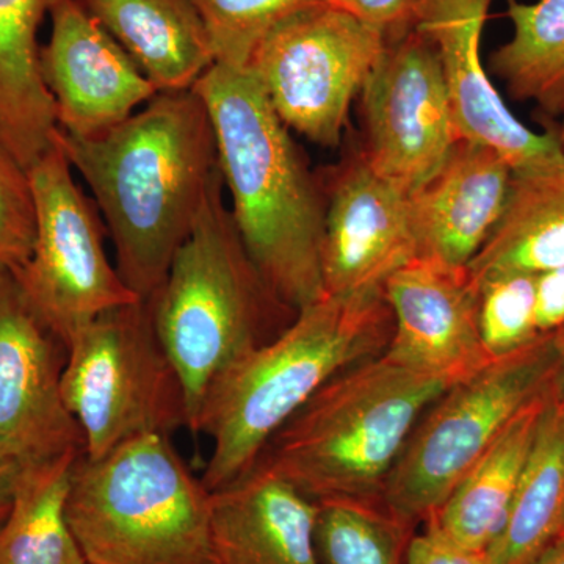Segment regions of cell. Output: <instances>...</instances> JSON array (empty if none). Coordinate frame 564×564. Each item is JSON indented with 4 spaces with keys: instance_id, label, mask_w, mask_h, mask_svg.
Returning a JSON list of instances; mask_svg holds the SVG:
<instances>
[{
    "instance_id": "cell-10",
    "label": "cell",
    "mask_w": 564,
    "mask_h": 564,
    "mask_svg": "<svg viewBox=\"0 0 564 564\" xmlns=\"http://www.w3.org/2000/svg\"><path fill=\"white\" fill-rule=\"evenodd\" d=\"M29 177L35 245L28 263L11 273L41 322L66 345L85 323L141 299L111 265L104 245L106 226L74 182L57 139L29 169Z\"/></svg>"
},
{
    "instance_id": "cell-25",
    "label": "cell",
    "mask_w": 564,
    "mask_h": 564,
    "mask_svg": "<svg viewBox=\"0 0 564 564\" xmlns=\"http://www.w3.org/2000/svg\"><path fill=\"white\" fill-rule=\"evenodd\" d=\"M511 39L491 55L508 95L536 104L545 117L564 113V0H508Z\"/></svg>"
},
{
    "instance_id": "cell-1",
    "label": "cell",
    "mask_w": 564,
    "mask_h": 564,
    "mask_svg": "<svg viewBox=\"0 0 564 564\" xmlns=\"http://www.w3.org/2000/svg\"><path fill=\"white\" fill-rule=\"evenodd\" d=\"M117 252V270L141 300L161 288L191 236L218 169L209 111L195 90L158 93L117 128L90 139L57 129Z\"/></svg>"
},
{
    "instance_id": "cell-18",
    "label": "cell",
    "mask_w": 564,
    "mask_h": 564,
    "mask_svg": "<svg viewBox=\"0 0 564 564\" xmlns=\"http://www.w3.org/2000/svg\"><path fill=\"white\" fill-rule=\"evenodd\" d=\"M317 503L261 463L212 492L218 564H322Z\"/></svg>"
},
{
    "instance_id": "cell-23",
    "label": "cell",
    "mask_w": 564,
    "mask_h": 564,
    "mask_svg": "<svg viewBox=\"0 0 564 564\" xmlns=\"http://www.w3.org/2000/svg\"><path fill=\"white\" fill-rule=\"evenodd\" d=\"M564 530V413L549 397L489 564L532 563Z\"/></svg>"
},
{
    "instance_id": "cell-9",
    "label": "cell",
    "mask_w": 564,
    "mask_h": 564,
    "mask_svg": "<svg viewBox=\"0 0 564 564\" xmlns=\"http://www.w3.org/2000/svg\"><path fill=\"white\" fill-rule=\"evenodd\" d=\"M386 43V33L350 11L317 3L274 25L247 68L289 131L333 150Z\"/></svg>"
},
{
    "instance_id": "cell-15",
    "label": "cell",
    "mask_w": 564,
    "mask_h": 564,
    "mask_svg": "<svg viewBox=\"0 0 564 564\" xmlns=\"http://www.w3.org/2000/svg\"><path fill=\"white\" fill-rule=\"evenodd\" d=\"M392 336L384 355L454 386L492 361L478 328V289L467 267L415 258L384 282Z\"/></svg>"
},
{
    "instance_id": "cell-21",
    "label": "cell",
    "mask_w": 564,
    "mask_h": 564,
    "mask_svg": "<svg viewBox=\"0 0 564 564\" xmlns=\"http://www.w3.org/2000/svg\"><path fill=\"white\" fill-rule=\"evenodd\" d=\"M549 397L551 388L511 419L425 525L434 527L469 551L486 554L507 521Z\"/></svg>"
},
{
    "instance_id": "cell-22",
    "label": "cell",
    "mask_w": 564,
    "mask_h": 564,
    "mask_svg": "<svg viewBox=\"0 0 564 564\" xmlns=\"http://www.w3.org/2000/svg\"><path fill=\"white\" fill-rule=\"evenodd\" d=\"M564 267V162L513 173L507 206L467 265L474 284L505 274H541Z\"/></svg>"
},
{
    "instance_id": "cell-5",
    "label": "cell",
    "mask_w": 564,
    "mask_h": 564,
    "mask_svg": "<svg viewBox=\"0 0 564 564\" xmlns=\"http://www.w3.org/2000/svg\"><path fill=\"white\" fill-rule=\"evenodd\" d=\"M223 191L218 172L195 228L148 300L184 384L191 432L212 381L229 364L274 339L296 315L252 263Z\"/></svg>"
},
{
    "instance_id": "cell-16",
    "label": "cell",
    "mask_w": 564,
    "mask_h": 564,
    "mask_svg": "<svg viewBox=\"0 0 564 564\" xmlns=\"http://www.w3.org/2000/svg\"><path fill=\"white\" fill-rule=\"evenodd\" d=\"M419 256L410 195L375 173L361 155L333 182L325 206V295L372 292Z\"/></svg>"
},
{
    "instance_id": "cell-11",
    "label": "cell",
    "mask_w": 564,
    "mask_h": 564,
    "mask_svg": "<svg viewBox=\"0 0 564 564\" xmlns=\"http://www.w3.org/2000/svg\"><path fill=\"white\" fill-rule=\"evenodd\" d=\"M375 173L411 195L432 180L459 141L443 68L413 24L389 36L361 90Z\"/></svg>"
},
{
    "instance_id": "cell-24",
    "label": "cell",
    "mask_w": 564,
    "mask_h": 564,
    "mask_svg": "<svg viewBox=\"0 0 564 564\" xmlns=\"http://www.w3.org/2000/svg\"><path fill=\"white\" fill-rule=\"evenodd\" d=\"M82 452L25 464L0 529V564H88L66 519L70 475Z\"/></svg>"
},
{
    "instance_id": "cell-33",
    "label": "cell",
    "mask_w": 564,
    "mask_h": 564,
    "mask_svg": "<svg viewBox=\"0 0 564 564\" xmlns=\"http://www.w3.org/2000/svg\"><path fill=\"white\" fill-rule=\"evenodd\" d=\"M24 464L0 455V529L9 518Z\"/></svg>"
},
{
    "instance_id": "cell-7",
    "label": "cell",
    "mask_w": 564,
    "mask_h": 564,
    "mask_svg": "<svg viewBox=\"0 0 564 564\" xmlns=\"http://www.w3.org/2000/svg\"><path fill=\"white\" fill-rule=\"evenodd\" d=\"M65 347L62 399L88 458L140 434L172 436L188 429L184 384L148 300L99 314L70 334Z\"/></svg>"
},
{
    "instance_id": "cell-2",
    "label": "cell",
    "mask_w": 564,
    "mask_h": 564,
    "mask_svg": "<svg viewBox=\"0 0 564 564\" xmlns=\"http://www.w3.org/2000/svg\"><path fill=\"white\" fill-rule=\"evenodd\" d=\"M193 90L209 111L245 250L274 296L299 313L325 296V203L314 174L247 66L215 63Z\"/></svg>"
},
{
    "instance_id": "cell-12",
    "label": "cell",
    "mask_w": 564,
    "mask_h": 564,
    "mask_svg": "<svg viewBox=\"0 0 564 564\" xmlns=\"http://www.w3.org/2000/svg\"><path fill=\"white\" fill-rule=\"evenodd\" d=\"M65 344L41 322L17 278L0 269V455L21 464L82 452L62 399Z\"/></svg>"
},
{
    "instance_id": "cell-13",
    "label": "cell",
    "mask_w": 564,
    "mask_h": 564,
    "mask_svg": "<svg viewBox=\"0 0 564 564\" xmlns=\"http://www.w3.org/2000/svg\"><path fill=\"white\" fill-rule=\"evenodd\" d=\"M492 0H417L413 25L430 41L443 68L459 140L485 144L513 173L564 162L554 129L540 133L508 109L481 61V35Z\"/></svg>"
},
{
    "instance_id": "cell-14",
    "label": "cell",
    "mask_w": 564,
    "mask_h": 564,
    "mask_svg": "<svg viewBox=\"0 0 564 564\" xmlns=\"http://www.w3.org/2000/svg\"><path fill=\"white\" fill-rule=\"evenodd\" d=\"M50 17L40 69L63 132L79 139L101 135L161 93L77 0L55 3Z\"/></svg>"
},
{
    "instance_id": "cell-35",
    "label": "cell",
    "mask_w": 564,
    "mask_h": 564,
    "mask_svg": "<svg viewBox=\"0 0 564 564\" xmlns=\"http://www.w3.org/2000/svg\"><path fill=\"white\" fill-rule=\"evenodd\" d=\"M529 564H564V534L556 538L554 543L549 544L547 547Z\"/></svg>"
},
{
    "instance_id": "cell-17",
    "label": "cell",
    "mask_w": 564,
    "mask_h": 564,
    "mask_svg": "<svg viewBox=\"0 0 564 564\" xmlns=\"http://www.w3.org/2000/svg\"><path fill=\"white\" fill-rule=\"evenodd\" d=\"M511 180L499 152L459 140L440 172L410 195L417 258L469 265L502 218Z\"/></svg>"
},
{
    "instance_id": "cell-20",
    "label": "cell",
    "mask_w": 564,
    "mask_h": 564,
    "mask_svg": "<svg viewBox=\"0 0 564 564\" xmlns=\"http://www.w3.org/2000/svg\"><path fill=\"white\" fill-rule=\"evenodd\" d=\"M61 0H0V144L31 169L57 133L54 99L40 69L39 33Z\"/></svg>"
},
{
    "instance_id": "cell-4",
    "label": "cell",
    "mask_w": 564,
    "mask_h": 564,
    "mask_svg": "<svg viewBox=\"0 0 564 564\" xmlns=\"http://www.w3.org/2000/svg\"><path fill=\"white\" fill-rule=\"evenodd\" d=\"M451 384L380 355L337 373L273 434L258 462L313 502H384L414 426Z\"/></svg>"
},
{
    "instance_id": "cell-27",
    "label": "cell",
    "mask_w": 564,
    "mask_h": 564,
    "mask_svg": "<svg viewBox=\"0 0 564 564\" xmlns=\"http://www.w3.org/2000/svg\"><path fill=\"white\" fill-rule=\"evenodd\" d=\"M333 0H193L202 14L215 63L247 66L252 51L274 25L296 11Z\"/></svg>"
},
{
    "instance_id": "cell-36",
    "label": "cell",
    "mask_w": 564,
    "mask_h": 564,
    "mask_svg": "<svg viewBox=\"0 0 564 564\" xmlns=\"http://www.w3.org/2000/svg\"><path fill=\"white\" fill-rule=\"evenodd\" d=\"M560 118H562L560 124L552 126V129H554L555 139L558 141L560 151L564 155V113Z\"/></svg>"
},
{
    "instance_id": "cell-30",
    "label": "cell",
    "mask_w": 564,
    "mask_h": 564,
    "mask_svg": "<svg viewBox=\"0 0 564 564\" xmlns=\"http://www.w3.org/2000/svg\"><path fill=\"white\" fill-rule=\"evenodd\" d=\"M406 564H489L486 554L469 551L448 540L432 525H423L408 549Z\"/></svg>"
},
{
    "instance_id": "cell-3",
    "label": "cell",
    "mask_w": 564,
    "mask_h": 564,
    "mask_svg": "<svg viewBox=\"0 0 564 564\" xmlns=\"http://www.w3.org/2000/svg\"><path fill=\"white\" fill-rule=\"evenodd\" d=\"M383 289L325 295L296 313L274 339L229 364L212 381L192 433L212 454L202 475L217 491L258 462L273 434L337 373L383 355L392 336Z\"/></svg>"
},
{
    "instance_id": "cell-19",
    "label": "cell",
    "mask_w": 564,
    "mask_h": 564,
    "mask_svg": "<svg viewBox=\"0 0 564 564\" xmlns=\"http://www.w3.org/2000/svg\"><path fill=\"white\" fill-rule=\"evenodd\" d=\"M161 93L192 90L215 65L193 0H77Z\"/></svg>"
},
{
    "instance_id": "cell-8",
    "label": "cell",
    "mask_w": 564,
    "mask_h": 564,
    "mask_svg": "<svg viewBox=\"0 0 564 564\" xmlns=\"http://www.w3.org/2000/svg\"><path fill=\"white\" fill-rule=\"evenodd\" d=\"M556 367L554 334L545 333L451 386L414 426L386 484V507L414 527L432 521L511 419L551 388Z\"/></svg>"
},
{
    "instance_id": "cell-37",
    "label": "cell",
    "mask_w": 564,
    "mask_h": 564,
    "mask_svg": "<svg viewBox=\"0 0 564 564\" xmlns=\"http://www.w3.org/2000/svg\"><path fill=\"white\" fill-rule=\"evenodd\" d=\"M562 534H564V530H563V533H562Z\"/></svg>"
},
{
    "instance_id": "cell-29",
    "label": "cell",
    "mask_w": 564,
    "mask_h": 564,
    "mask_svg": "<svg viewBox=\"0 0 564 564\" xmlns=\"http://www.w3.org/2000/svg\"><path fill=\"white\" fill-rule=\"evenodd\" d=\"M35 232L31 177L0 144V269L18 272L28 263Z\"/></svg>"
},
{
    "instance_id": "cell-31",
    "label": "cell",
    "mask_w": 564,
    "mask_h": 564,
    "mask_svg": "<svg viewBox=\"0 0 564 564\" xmlns=\"http://www.w3.org/2000/svg\"><path fill=\"white\" fill-rule=\"evenodd\" d=\"M415 2L417 0H333L336 6L386 33L388 39L413 24Z\"/></svg>"
},
{
    "instance_id": "cell-26",
    "label": "cell",
    "mask_w": 564,
    "mask_h": 564,
    "mask_svg": "<svg viewBox=\"0 0 564 564\" xmlns=\"http://www.w3.org/2000/svg\"><path fill=\"white\" fill-rule=\"evenodd\" d=\"M417 527L397 518L384 502L317 503L315 545L322 564H406Z\"/></svg>"
},
{
    "instance_id": "cell-28",
    "label": "cell",
    "mask_w": 564,
    "mask_h": 564,
    "mask_svg": "<svg viewBox=\"0 0 564 564\" xmlns=\"http://www.w3.org/2000/svg\"><path fill=\"white\" fill-rule=\"evenodd\" d=\"M538 274L489 278L478 289V328L492 359L525 347L541 336L536 317Z\"/></svg>"
},
{
    "instance_id": "cell-6",
    "label": "cell",
    "mask_w": 564,
    "mask_h": 564,
    "mask_svg": "<svg viewBox=\"0 0 564 564\" xmlns=\"http://www.w3.org/2000/svg\"><path fill=\"white\" fill-rule=\"evenodd\" d=\"M66 519L88 564H218L212 492L166 434L82 454Z\"/></svg>"
},
{
    "instance_id": "cell-32",
    "label": "cell",
    "mask_w": 564,
    "mask_h": 564,
    "mask_svg": "<svg viewBox=\"0 0 564 564\" xmlns=\"http://www.w3.org/2000/svg\"><path fill=\"white\" fill-rule=\"evenodd\" d=\"M536 317L541 333H554L564 325V267L538 274Z\"/></svg>"
},
{
    "instance_id": "cell-34",
    "label": "cell",
    "mask_w": 564,
    "mask_h": 564,
    "mask_svg": "<svg viewBox=\"0 0 564 564\" xmlns=\"http://www.w3.org/2000/svg\"><path fill=\"white\" fill-rule=\"evenodd\" d=\"M552 334H554V344L558 352V367L551 384V402L556 410L564 413V325Z\"/></svg>"
}]
</instances>
